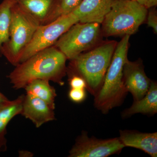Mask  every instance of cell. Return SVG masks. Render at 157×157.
Segmentation results:
<instances>
[{
    "label": "cell",
    "mask_w": 157,
    "mask_h": 157,
    "mask_svg": "<svg viewBox=\"0 0 157 157\" xmlns=\"http://www.w3.org/2000/svg\"><path fill=\"white\" fill-rule=\"evenodd\" d=\"M67 59L65 55L53 45L16 65L7 77L15 90L24 89L37 79L52 81L63 86V78L67 74Z\"/></svg>",
    "instance_id": "cell-1"
},
{
    "label": "cell",
    "mask_w": 157,
    "mask_h": 157,
    "mask_svg": "<svg viewBox=\"0 0 157 157\" xmlns=\"http://www.w3.org/2000/svg\"><path fill=\"white\" fill-rule=\"evenodd\" d=\"M118 42L106 41L71 60L68 75H76L84 79L86 90L95 97L101 89L107 69Z\"/></svg>",
    "instance_id": "cell-2"
},
{
    "label": "cell",
    "mask_w": 157,
    "mask_h": 157,
    "mask_svg": "<svg viewBox=\"0 0 157 157\" xmlns=\"http://www.w3.org/2000/svg\"><path fill=\"white\" fill-rule=\"evenodd\" d=\"M130 38L125 35L118 42L102 87L94 97V107L103 114L121 106L128 93L123 80V70L128 59Z\"/></svg>",
    "instance_id": "cell-3"
},
{
    "label": "cell",
    "mask_w": 157,
    "mask_h": 157,
    "mask_svg": "<svg viewBox=\"0 0 157 157\" xmlns=\"http://www.w3.org/2000/svg\"><path fill=\"white\" fill-rule=\"evenodd\" d=\"M147 10L135 0H115L101 24L102 36L134 34L146 21Z\"/></svg>",
    "instance_id": "cell-4"
},
{
    "label": "cell",
    "mask_w": 157,
    "mask_h": 157,
    "mask_svg": "<svg viewBox=\"0 0 157 157\" xmlns=\"http://www.w3.org/2000/svg\"><path fill=\"white\" fill-rule=\"evenodd\" d=\"M40 22L17 2L11 9L9 40L3 45L4 56L12 65L19 63L21 52L30 42Z\"/></svg>",
    "instance_id": "cell-5"
},
{
    "label": "cell",
    "mask_w": 157,
    "mask_h": 157,
    "mask_svg": "<svg viewBox=\"0 0 157 157\" xmlns=\"http://www.w3.org/2000/svg\"><path fill=\"white\" fill-rule=\"evenodd\" d=\"M102 36L101 24L78 22L63 34L54 45L71 60L98 45Z\"/></svg>",
    "instance_id": "cell-6"
},
{
    "label": "cell",
    "mask_w": 157,
    "mask_h": 157,
    "mask_svg": "<svg viewBox=\"0 0 157 157\" xmlns=\"http://www.w3.org/2000/svg\"><path fill=\"white\" fill-rule=\"evenodd\" d=\"M78 22L77 17L70 13L61 16L49 23L39 25L30 42L21 52L19 63L37 52L53 46L63 34Z\"/></svg>",
    "instance_id": "cell-7"
},
{
    "label": "cell",
    "mask_w": 157,
    "mask_h": 157,
    "mask_svg": "<svg viewBox=\"0 0 157 157\" xmlns=\"http://www.w3.org/2000/svg\"><path fill=\"white\" fill-rule=\"evenodd\" d=\"M119 137L98 139L88 137L83 131L69 151L70 157H107L117 154L124 147Z\"/></svg>",
    "instance_id": "cell-8"
},
{
    "label": "cell",
    "mask_w": 157,
    "mask_h": 157,
    "mask_svg": "<svg viewBox=\"0 0 157 157\" xmlns=\"http://www.w3.org/2000/svg\"><path fill=\"white\" fill-rule=\"evenodd\" d=\"M123 80L127 91L133 96L134 101L140 100L145 96L151 81L145 74L141 60L132 62L128 59L124 66Z\"/></svg>",
    "instance_id": "cell-9"
},
{
    "label": "cell",
    "mask_w": 157,
    "mask_h": 157,
    "mask_svg": "<svg viewBox=\"0 0 157 157\" xmlns=\"http://www.w3.org/2000/svg\"><path fill=\"white\" fill-rule=\"evenodd\" d=\"M54 110L45 101L26 94L24 98L21 114L30 120L36 128H39L44 124L56 120Z\"/></svg>",
    "instance_id": "cell-10"
},
{
    "label": "cell",
    "mask_w": 157,
    "mask_h": 157,
    "mask_svg": "<svg viewBox=\"0 0 157 157\" xmlns=\"http://www.w3.org/2000/svg\"><path fill=\"white\" fill-rule=\"evenodd\" d=\"M115 0H83L71 13L78 22L101 24Z\"/></svg>",
    "instance_id": "cell-11"
},
{
    "label": "cell",
    "mask_w": 157,
    "mask_h": 157,
    "mask_svg": "<svg viewBox=\"0 0 157 157\" xmlns=\"http://www.w3.org/2000/svg\"><path fill=\"white\" fill-rule=\"evenodd\" d=\"M125 147L143 151L152 157L157 156V133H142L132 130H121L119 137Z\"/></svg>",
    "instance_id": "cell-12"
},
{
    "label": "cell",
    "mask_w": 157,
    "mask_h": 157,
    "mask_svg": "<svg viewBox=\"0 0 157 157\" xmlns=\"http://www.w3.org/2000/svg\"><path fill=\"white\" fill-rule=\"evenodd\" d=\"M24 96L21 95L12 101L0 103V152L7 150V126L13 118L21 114Z\"/></svg>",
    "instance_id": "cell-13"
},
{
    "label": "cell",
    "mask_w": 157,
    "mask_h": 157,
    "mask_svg": "<svg viewBox=\"0 0 157 157\" xmlns=\"http://www.w3.org/2000/svg\"><path fill=\"white\" fill-rule=\"evenodd\" d=\"M157 113V83L156 82L151 80L145 96L140 100L134 101L131 107L123 111L121 116L126 118L136 113L152 116Z\"/></svg>",
    "instance_id": "cell-14"
},
{
    "label": "cell",
    "mask_w": 157,
    "mask_h": 157,
    "mask_svg": "<svg viewBox=\"0 0 157 157\" xmlns=\"http://www.w3.org/2000/svg\"><path fill=\"white\" fill-rule=\"evenodd\" d=\"M16 2L40 22H49L58 0H16Z\"/></svg>",
    "instance_id": "cell-15"
},
{
    "label": "cell",
    "mask_w": 157,
    "mask_h": 157,
    "mask_svg": "<svg viewBox=\"0 0 157 157\" xmlns=\"http://www.w3.org/2000/svg\"><path fill=\"white\" fill-rule=\"evenodd\" d=\"M24 89L26 94L37 97L45 101L52 108L55 109V98L57 96L55 88L49 84V81L37 79L29 83Z\"/></svg>",
    "instance_id": "cell-16"
},
{
    "label": "cell",
    "mask_w": 157,
    "mask_h": 157,
    "mask_svg": "<svg viewBox=\"0 0 157 157\" xmlns=\"http://www.w3.org/2000/svg\"><path fill=\"white\" fill-rule=\"evenodd\" d=\"M16 2V0H3L0 4V57L3 45L9 39L11 9Z\"/></svg>",
    "instance_id": "cell-17"
},
{
    "label": "cell",
    "mask_w": 157,
    "mask_h": 157,
    "mask_svg": "<svg viewBox=\"0 0 157 157\" xmlns=\"http://www.w3.org/2000/svg\"><path fill=\"white\" fill-rule=\"evenodd\" d=\"M83 0H58L49 23L63 15L71 13Z\"/></svg>",
    "instance_id": "cell-18"
},
{
    "label": "cell",
    "mask_w": 157,
    "mask_h": 157,
    "mask_svg": "<svg viewBox=\"0 0 157 157\" xmlns=\"http://www.w3.org/2000/svg\"><path fill=\"white\" fill-rule=\"evenodd\" d=\"M68 97L71 101L76 103H81L86 98V92L84 89L70 88Z\"/></svg>",
    "instance_id": "cell-19"
},
{
    "label": "cell",
    "mask_w": 157,
    "mask_h": 157,
    "mask_svg": "<svg viewBox=\"0 0 157 157\" xmlns=\"http://www.w3.org/2000/svg\"><path fill=\"white\" fill-rule=\"evenodd\" d=\"M146 22L147 25L151 27L155 33H157V12L155 7L148 9L146 17Z\"/></svg>",
    "instance_id": "cell-20"
},
{
    "label": "cell",
    "mask_w": 157,
    "mask_h": 157,
    "mask_svg": "<svg viewBox=\"0 0 157 157\" xmlns=\"http://www.w3.org/2000/svg\"><path fill=\"white\" fill-rule=\"evenodd\" d=\"M69 77L68 80L70 88L86 89V83L81 76L76 75H69Z\"/></svg>",
    "instance_id": "cell-21"
},
{
    "label": "cell",
    "mask_w": 157,
    "mask_h": 157,
    "mask_svg": "<svg viewBox=\"0 0 157 157\" xmlns=\"http://www.w3.org/2000/svg\"><path fill=\"white\" fill-rule=\"evenodd\" d=\"M138 4L148 10L151 8L156 7L157 0H135Z\"/></svg>",
    "instance_id": "cell-22"
},
{
    "label": "cell",
    "mask_w": 157,
    "mask_h": 157,
    "mask_svg": "<svg viewBox=\"0 0 157 157\" xmlns=\"http://www.w3.org/2000/svg\"><path fill=\"white\" fill-rule=\"evenodd\" d=\"M8 100H9L8 98L4 94H3L0 91V103L2 102L3 101H7Z\"/></svg>",
    "instance_id": "cell-23"
}]
</instances>
